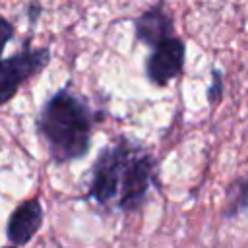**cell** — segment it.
Masks as SVG:
<instances>
[{
  "label": "cell",
  "mask_w": 248,
  "mask_h": 248,
  "mask_svg": "<svg viewBox=\"0 0 248 248\" xmlns=\"http://www.w3.org/2000/svg\"><path fill=\"white\" fill-rule=\"evenodd\" d=\"M134 29H136V39L151 48H155L159 43L174 37V19L172 16L165 10L163 4H155L149 10H145L136 21H134Z\"/></svg>",
  "instance_id": "8992f818"
},
{
  "label": "cell",
  "mask_w": 248,
  "mask_h": 248,
  "mask_svg": "<svg viewBox=\"0 0 248 248\" xmlns=\"http://www.w3.org/2000/svg\"><path fill=\"white\" fill-rule=\"evenodd\" d=\"M50 62L48 46L23 48L8 58H0V107L16 97L25 81L39 76Z\"/></svg>",
  "instance_id": "3957f363"
},
{
  "label": "cell",
  "mask_w": 248,
  "mask_h": 248,
  "mask_svg": "<svg viewBox=\"0 0 248 248\" xmlns=\"http://www.w3.org/2000/svg\"><path fill=\"white\" fill-rule=\"evenodd\" d=\"M211 85L207 87V101L211 103V105H215V103H219L221 101V97H223V76H221V72L219 70H215L213 68V72H211Z\"/></svg>",
  "instance_id": "ba28073f"
},
{
  "label": "cell",
  "mask_w": 248,
  "mask_h": 248,
  "mask_svg": "<svg viewBox=\"0 0 248 248\" xmlns=\"http://www.w3.org/2000/svg\"><path fill=\"white\" fill-rule=\"evenodd\" d=\"M14 25L12 21H8L4 16H0V58H2V52L6 48V45L14 39Z\"/></svg>",
  "instance_id": "9c48e42d"
},
{
  "label": "cell",
  "mask_w": 248,
  "mask_h": 248,
  "mask_svg": "<svg viewBox=\"0 0 248 248\" xmlns=\"http://www.w3.org/2000/svg\"><path fill=\"white\" fill-rule=\"evenodd\" d=\"M2 248H16V246H2Z\"/></svg>",
  "instance_id": "30bf717a"
},
{
  "label": "cell",
  "mask_w": 248,
  "mask_h": 248,
  "mask_svg": "<svg viewBox=\"0 0 248 248\" xmlns=\"http://www.w3.org/2000/svg\"><path fill=\"white\" fill-rule=\"evenodd\" d=\"M184 60H186L184 41L180 37H170L159 43L155 48H151L149 56L145 58V76L153 85L163 87L182 74Z\"/></svg>",
  "instance_id": "277c9868"
},
{
  "label": "cell",
  "mask_w": 248,
  "mask_h": 248,
  "mask_svg": "<svg viewBox=\"0 0 248 248\" xmlns=\"http://www.w3.org/2000/svg\"><path fill=\"white\" fill-rule=\"evenodd\" d=\"M43 225V205L37 198L21 202L8 217L6 223V236L12 246L21 248L25 246L41 229Z\"/></svg>",
  "instance_id": "5b68a950"
},
{
  "label": "cell",
  "mask_w": 248,
  "mask_h": 248,
  "mask_svg": "<svg viewBox=\"0 0 248 248\" xmlns=\"http://www.w3.org/2000/svg\"><path fill=\"white\" fill-rule=\"evenodd\" d=\"M101 116L81 95L68 87L56 89L43 103L37 116V132L50 159L58 165L83 159L89 153L91 136Z\"/></svg>",
  "instance_id": "7a4b0ae2"
},
{
  "label": "cell",
  "mask_w": 248,
  "mask_h": 248,
  "mask_svg": "<svg viewBox=\"0 0 248 248\" xmlns=\"http://www.w3.org/2000/svg\"><path fill=\"white\" fill-rule=\"evenodd\" d=\"M157 161L134 138L116 136L93 161L87 194L108 211H138L155 184Z\"/></svg>",
  "instance_id": "6da1fadb"
},
{
  "label": "cell",
  "mask_w": 248,
  "mask_h": 248,
  "mask_svg": "<svg viewBox=\"0 0 248 248\" xmlns=\"http://www.w3.org/2000/svg\"><path fill=\"white\" fill-rule=\"evenodd\" d=\"M248 203V180H234L229 188V198H227V217L236 215L242 211Z\"/></svg>",
  "instance_id": "52a82bcc"
}]
</instances>
